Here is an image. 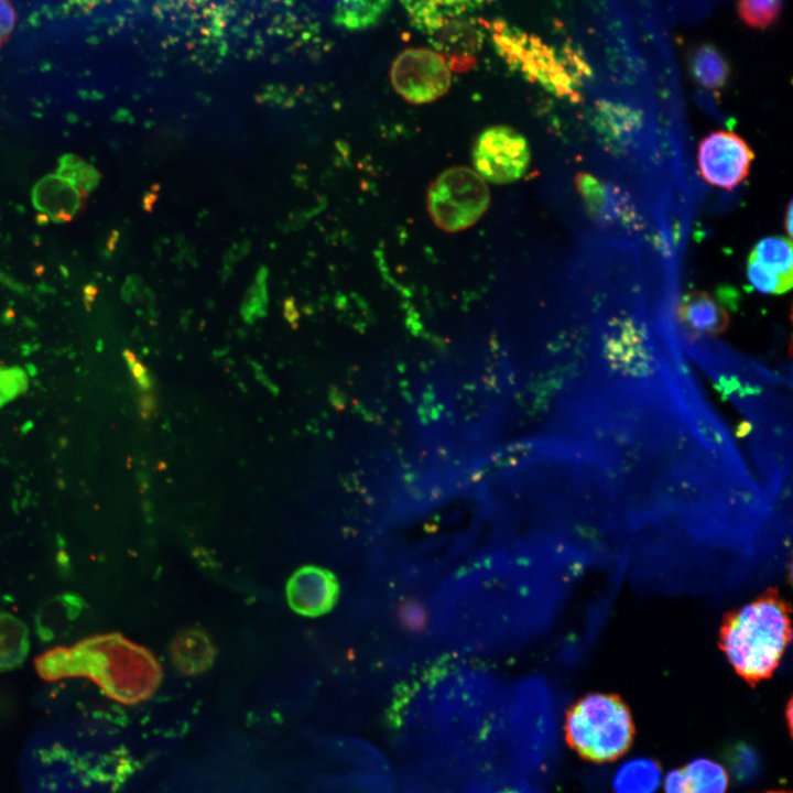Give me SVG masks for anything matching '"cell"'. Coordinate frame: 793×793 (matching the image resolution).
<instances>
[{
	"mask_svg": "<svg viewBox=\"0 0 793 793\" xmlns=\"http://www.w3.org/2000/svg\"><path fill=\"white\" fill-rule=\"evenodd\" d=\"M785 227L786 231L789 233V237L792 236V203L789 204L786 217H785Z\"/></svg>",
	"mask_w": 793,
	"mask_h": 793,
	"instance_id": "f546056e",
	"label": "cell"
},
{
	"mask_svg": "<svg viewBox=\"0 0 793 793\" xmlns=\"http://www.w3.org/2000/svg\"><path fill=\"white\" fill-rule=\"evenodd\" d=\"M594 124L610 146L629 142L640 126V117L623 106L600 104L594 117Z\"/></svg>",
	"mask_w": 793,
	"mask_h": 793,
	"instance_id": "9a60e30c",
	"label": "cell"
},
{
	"mask_svg": "<svg viewBox=\"0 0 793 793\" xmlns=\"http://www.w3.org/2000/svg\"><path fill=\"white\" fill-rule=\"evenodd\" d=\"M490 193L474 170L454 166L443 171L427 191V210L442 230L456 232L475 225L486 213Z\"/></svg>",
	"mask_w": 793,
	"mask_h": 793,
	"instance_id": "5b68a950",
	"label": "cell"
},
{
	"mask_svg": "<svg viewBox=\"0 0 793 793\" xmlns=\"http://www.w3.org/2000/svg\"><path fill=\"white\" fill-rule=\"evenodd\" d=\"M57 173L84 195L95 189L100 181L99 172L74 154H64L59 159Z\"/></svg>",
	"mask_w": 793,
	"mask_h": 793,
	"instance_id": "7402d4cb",
	"label": "cell"
},
{
	"mask_svg": "<svg viewBox=\"0 0 793 793\" xmlns=\"http://www.w3.org/2000/svg\"><path fill=\"white\" fill-rule=\"evenodd\" d=\"M664 793H687L682 769L669 771L662 780Z\"/></svg>",
	"mask_w": 793,
	"mask_h": 793,
	"instance_id": "83f0119b",
	"label": "cell"
},
{
	"mask_svg": "<svg viewBox=\"0 0 793 793\" xmlns=\"http://www.w3.org/2000/svg\"><path fill=\"white\" fill-rule=\"evenodd\" d=\"M126 357L131 366L135 379L143 388H149L150 378L148 377L146 369L140 362H138V360L134 359V356L132 354H126Z\"/></svg>",
	"mask_w": 793,
	"mask_h": 793,
	"instance_id": "f1b7e54d",
	"label": "cell"
},
{
	"mask_svg": "<svg viewBox=\"0 0 793 793\" xmlns=\"http://www.w3.org/2000/svg\"><path fill=\"white\" fill-rule=\"evenodd\" d=\"M169 650L174 667L184 675H198L208 671L217 655L211 637L200 627L180 630L173 637Z\"/></svg>",
	"mask_w": 793,
	"mask_h": 793,
	"instance_id": "7c38bea8",
	"label": "cell"
},
{
	"mask_svg": "<svg viewBox=\"0 0 793 793\" xmlns=\"http://www.w3.org/2000/svg\"><path fill=\"white\" fill-rule=\"evenodd\" d=\"M339 591L335 574L317 565L298 567L285 588L290 608L304 617H319L329 612L338 600Z\"/></svg>",
	"mask_w": 793,
	"mask_h": 793,
	"instance_id": "9c48e42d",
	"label": "cell"
},
{
	"mask_svg": "<svg viewBox=\"0 0 793 793\" xmlns=\"http://www.w3.org/2000/svg\"><path fill=\"white\" fill-rule=\"evenodd\" d=\"M754 154L748 143L730 131H715L698 145L697 161L703 178L710 185L732 189L749 174Z\"/></svg>",
	"mask_w": 793,
	"mask_h": 793,
	"instance_id": "ba28073f",
	"label": "cell"
},
{
	"mask_svg": "<svg viewBox=\"0 0 793 793\" xmlns=\"http://www.w3.org/2000/svg\"><path fill=\"white\" fill-rule=\"evenodd\" d=\"M687 793H726L729 784L727 770L709 758H695L683 769Z\"/></svg>",
	"mask_w": 793,
	"mask_h": 793,
	"instance_id": "e0dca14e",
	"label": "cell"
},
{
	"mask_svg": "<svg viewBox=\"0 0 793 793\" xmlns=\"http://www.w3.org/2000/svg\"><path fill=\"white\" fill-rule=\"evenodd\" d=\"M790 607L775 588L725 615L719 647L734 671L750 684L771 677L791 640Z\"/></svg>",
	"mask_w": 793,
	"mask_h": 793,
	"instance_id": "3957f363",
	"label": "cell"
},
{
	"mask_svg": "<svg viewBox=\"0 0 793 793\" xmlns=\"http://www.w3.org/2000/svg\"><path fill=\"white\" fill-rule=\"evenodd\" d=\"M564 729L569 746L596 762L624 754L634 734L628 706L620 697L607 693L579 698L567 711Z\"/></svg>",
	"mask_w": 793,
	"mask_h": 793,
	"instance_id": "277c9868",
	"label": "cell"
},
{
	"mask_svg": "<svg viewBox=\"0 0 793 793\" xmlns=\"http://www.w3.org/2000/svg\"><path fill=\"white\" fill-rule=\"evenodd\" d=\"M747 276L750 285L764 294L783 293L792 286V280L781 276L751 256L748 258Z\"/></svg>",
	"mask_w": 793,
	"mask_h": 793,
	"instance_id": "603a6c76",
	"label": "cell"
},
{
	"mask_svg": "<svg viewBox=\"0 0 793 793\" xmlns=\"http://www.w3.org/2000/svg\"><path fill=\"white\" fill-rule=\"evenodd\" d=\"M80 611V599L73 596H62L48 601L37 613L36 624L40 637L52 639L64 626L72 621Z\"/></svg>",
	"mask_w": 793,
	"mask_h": 793,
	"instance_id": "ffe728a7",
	"label": "cell"
},
{
	"mask_svg": "<svg viewBox=\"0 0 793 793\" xmlns=\"http://www.w3.org/2000/svg\"><path fill=\"white\" fill-rule=\"evenodd\" d=\"M15 21L14 11L8 0H0V45L6 42Z\"/></svg>",
	"mask_w": 793,
	"mask_h": 793,
	"instance_id": "4316f807",
	"label": "cell"
},
{
	"mask_svg": "<svg viewBox=\"0 0 793 793\" xmlns=\"http://www.w3.org/2000/svg\"><path fill=\"white\" fill-rule=\"evenodd\" d=\"M575 184L591 218L600 225L628 224L633 220V208L618 187L584 172L577 174Z\"/></svg>",
	"mask_w": 793,
	"mask_h": 793,
	"instance_id": "30bf717a",
	"label": "cell"
},
{
	"mask_svg": "<svg viewBox=\"0 0 793 793\" xmlns=\"http://www.w3.org/2000/svg\"><path fill=\"white\" fill-rule=\"evenodd\" d=\"M691 72L699 85L709 89L721 88L729 76V67L724 56L708 44L699 46L693 54Z\"/></svg>",
	"mask_w": 793,
	"mask_h": 793,
	"instance_id": "d6986e66",
	"label": "cell"
},
{
	"mask_svg": "<svg viewBox=\"0 0 793 793\" xmlns=\"http://www.w3.org/2000/svg\"><path fill=\"white\" fill-rule=\"evenodd\" d=\"M83 195L59 175L41 178L32 189V203L54 222L72 220L80 209Z\"/></svg>",
	"mask_w": 793,
	"mask_h": 793,
	"instance_id": "4fadbf2b",
	"label": "cell"
},
{
	"mask_svg": "<svg viewBox=\"0 0 793 793\" xmlns=\"http://www.w3.org/2000/svg\"><path fill=\"white\" fill-rule=\"evenodd\" d=\"M472 161L476 172L495 184H509L525 173L530 150L525 138L515 129L493 126L476 140Z\"/></svg>",
	"mask_w": 793,
	"mask_h": 793,
	"instance_id": "52a82bcc",
	"label": "cell"
},
{
	"mask_svg": "<svg viewBox=\"0 0 793 793\" xmlns=\"http://www.w3.org/2000/svg\"><path fill=\"white\" fill-rule=\"evenodd\" d=\"M30 649L29 630L15 616L0 611V673L20 666Z\"/></svg>",
	"mask_w": 793,
	"mask_h": 793,
	"instance_id": "2e32d148",
	"label": "cell"
},
{
	"mask_svg": "<svg viewBox=\"0 0 793 793\" xmlns=\"http://www.w3.org/2000/svg\"><path fill=\"white\" fill-rule=\"evenodd\" d=\"M502 793H522V792H520L518 790H507V791H503Z\"/></svg>",
	"mask_w": 793,
	"mask_h": 793,
	"instance_id": "4dcf8cb0",
	"label": "cell"
},
{
	"mask_svg": "<svg viewBox=\"0 0 793 793\" xmlns=\"http://www.w3.org/2000/svg\"><path fill=\"white\" fill-rule=\"evenodd\" d=\"M662 780L658 762L647 757H632L618 765L611 786L613 793H656Z\"/></svg>",
	"mask_w": 793,
	"mask_h": 793,
	"instance_id": "5bb4252c",
	"label": "cell"
},
{
	"mask_svg": "<svg viewBox=\"0 0 793 793\" xmlns=\"http://www.w3.org/2000/svg\"><path fill=\"white\" fill-rule=\"evenodd\" d=\"M391 0H339L335 22L349 30H362L378 23Z\"/></svg>",
	"mask_w": 793,
	"mask_h": 793,
	"instance_id": "ac0fdd59",
	"label": "cell"
},
{
	"mask_svg": "<svg viewBox=\"0 0 793 793\" xmlns=\"http://www.w3.org/2000/svg\"><path fill=\"white\" fill-rule=\"evenodd\" d=\"M731 767L739 780L750 781L759 773L760 760L754 750L749 747H740L732 754Z\"/></svg>",
	"mask_w": 793,
	"mask_h": 793,
	"instance_id": "484cf974",
	"label": "cell"
},
{
	"mask_svg": "<svg viewBox=\"0 0 793 793\" xmlns=\"http://www.w3.org/2000/svg\"><path fill=\"white\" fill-rule=\"evenodd\" d=\"M782 0H739L738 12L742 21L752 28H765L775 22Z\"/></svg>",
	"mask_w": 793,
	"mask_h": 793,
	"instance_id": "cb8c5ba5",
	"label": "cell"
},
{
	"mask_svg": "<svg viewBox=\"0 0 793 793\" xmlns=\"http://www.w3.org/2000/svg\"><path fill=\"white\" fill-rule=\"evenodd\" d=\"M34 666L46 682L89 678L106 696L124 705L149 699L163 678L154 654L118 632L91 636L69 648H53L39 655Z\"/></svg>",
	"mask_w": 793,
	"mask_h": 793,
	"instance_id": "7a4b0ae2",
	"label": "cell"
},
{
	"mask_svg": "<svg viewBox=\"0 0 793 793\" xmlns=\"http://www.w3.org/2000/svg\"><path fill=\"white\" fill-rule=\"evenodd\" d=\"M560 552L541 539H503L452 574L430 608L433 634L460 652L518 645L536 634L558 598Z\"/></svg>",
	"mask_w": 793,
	"mask_h": 793,
	"instance_id": "6da1fadb",
	"label": "cell"
},
{
	"mask_svg": "<svg viewBox=\"0 0 793 793\" xmlns=\"http://www.w3.org/2000/svg\"><path fill=\"white\" fill-rule=\"evenodd\" d=\"M267 269L261 268L257 274L256 283L247 293L242 305V313L247 318H254V316L263 314L267 304Z\"/></svg>",
	"mask_w": 793,
	"mask_h": 793,
	"instance_id": "d4e9b609",
	"label": "cell"
},
{
	"mask_svg": "<svg viewBox=\"0 0 793 793\" xmlns=\"http://www.w3.org/2000/svg\"><path fill=\"white\" fill-rule=\"evenodd\" d=\"M677 315L683 328L694 337L719 335L729 325L725 307L703 291L686 293L680 301Z\"/></svg>",
	"mask_w": 793,
	"mask_h": 793,
	"instance_id": "8fae6325",
	"label": "cell"
},
{
	"mask_svg": "<svg viewBox=\"0 0 793 793\" xmlns=\"http://www.w3.org/2000/svg\"><path fill=\"white\" fill-rule=\"evenodd\" d=\"M390 78L395 91L411 104H428L444 96L450 86L445 58L425 47H411L392 63Z\"/></svg>",
	"mask_w": 793,
	"mask_h": 793,
	"instance_id": "8992f818",
	"label": "cell"
},
{
	"mask_svg": "<svg viewBox=\"0 0 793 793\" xmlns=\"http://www.w3.org/2000/svg\"><path fill=\"white\" fill-rule=\"evenodd\" d=\"M750 256L792 280V241L785 237H767L758 241Z\"/></svg>",
	"mask_w": 793,
	"mask_h": 793,
	"instance_id": "44dd1931",
	"label": "cell"
}]
</instances>
